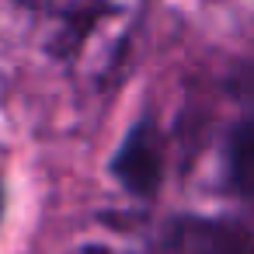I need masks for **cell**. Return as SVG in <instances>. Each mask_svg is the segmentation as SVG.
Instances as JSON below:
<instances>
[{"label": "cell", "instance_id": "1", "mask_svg": "<svg viewBox=\"0 0 254 254\" xmlns=\"http://www.w3.org/2000/svg\"><path fill=\"white\" fill-rule=\"evenodd\" d=\"M42 49L84 87L112 84L143 25V0H18Z\"/></svg>", "mask_w": 254, "mask_h": 254}, {"label": "cell", "instance_id": "2", "mask_svg": "<svg viewBox=\"0 0 254 254\" xmlns=\"http://www.w3.org/2000/svg\"><path fill=\"white\" fill-rule=\"evenodd\" d=\"M157 254H247V233L223 219L174 216L153 223Z\"/></svg>", "mask_w": 254, "mask_h": 254}, {"label": "cell", "instance_id": "3", "mask_svg": "<svg viewBox=\"0 0 254 254\" xmlns=\"http://www.w3.org/2000/svg\"><path fill=\"white\" fill-rule=\"evenodd\" d=\"M66 254H157L153 223L126 216L98 219L66 247Z\"/></svg>", "mask_w": 254, "mask_h": 254}, {"label": "cell", "instance_id": "4", "mask_svg": "<svg viewBox=\"0 0 254 254\" xmlns=\"http://www.w3.org/2000/svg\"><path fill=\"white\" fill-rule=\"evenodd\" d=\"M160 171H164V150H160V139L153 132V126L139 122L129 139L122 143L119 157H115V178L132 191V195H153L157 181H160Z\"/></svg>", "mask_w": 254, "mask_h": 254}, {"label": "cell", "instance_id": "5", "mask_svg": "<svg viewBox=\"0 0 254 254\" xmlns=\"http://www.w3.org/2000/svg\"><path fill=\"white\" fill-rule=\"evenodd\" d=\"M223 167H226V185L240 198L254 202V112L237 119L233 129L226 132Z\"/></svg>", "mask_w": 254, "mask_h": 254}, {"label": "cell", "instance_id": "6", "mask_svg": "<svg viewBox=\"0 0 254 254\" xmlns=\"http://www.w3.org/2000/svg\"><path fill=\"white\" fill-rule=\"evenodd\" d=\"M0 209H4V195H0Z\"/></svg>", "mask_w": 254, "mask_h": 254}]
</instances>
